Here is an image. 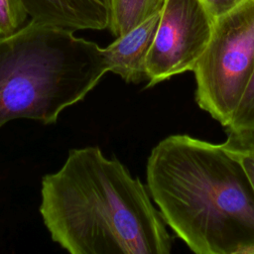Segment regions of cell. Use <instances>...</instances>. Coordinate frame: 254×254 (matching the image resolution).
<instances>
[{"label": "cell", "instance_id": "6da1fadb", "mask_svg": "<svg viewBox=\"0 0 254 254\" xmlns=\"http://www.w3.org/2000/svg\"><path fill=\"white\" fill-rule=\"evenodd\" d=\"M147 186L99 147L71 149L41 184L40 213L70 254H169L172 239Z\"/></svg>", "mask_w": 254, "mask_h": 254}, {"label": "cell", "instance_id": "7a4b0ae2", "mask_svg": "<svg viewBox=\"0 0 254 254\" xmlns=\"http://www.w3.org/2000/svg\"><path fill=\"white\" fill-rule=\"evenodd\" d=\"M147 189L167 225L197 254H254V188L224 143L170 135L151 151Z\"/></svg>", "mask_w": 254, "mask_h": 254}, {"label": "cell", "instance_id": "3957f363", "mask_svg": "<svg viewBox=\"0 0 254 254\" xmlns=\"http://www.w3.org/2000/svg\"><path fill=\"white\" fill-rule=\"evenodd\" d=\"M73 32L31 20L0 38V128L23 118L57 122L108 72L102 48Z\"/></svg>", "mask_w": 254, "mask_h": 254}, {"label": "cell", "instance_id": "277c9868", "mask_svg": "<svg viewBox=\"0 0 254 254\" xmlns=\"http://www.w3.org/2000/svg\"><path fill=\"white\" fill-rule=\"evenodd\" d=\"M254 69V0L215 18L209 43L192 72L195 101L223 127Z\"/></svg>", "mask_w": 254, "mask_h": 254}, {"label": "cell", "instance_id": "5b68a950", "mask_svg": "<svg viewBox=\"0 0 254 254\" xmlns=\"http://www.w3.org/2000/svg\"><path fill=\"white\" fill-rule=\"evenodd\" d=\"M214 20L200 0H166L146 60L147 87L192 71L209 43Z\"/></svg>", "mask_w": 254, "mask_h": 254}, {"label": "cell", "instance_id": "8992f818", "mask_svg": "<svg viewBox=\"0 0 254 254\" xmlns=\"http://www.w3.org/2000/svg\"><path fill=\"white\" fill-rule=\"evenodd\" d=\"M161 12L149 17L127 33L102 48L108 71L127 83L147 80L146 60L158 28Z\"/></svg>", "mask_w": 254, "mask_h": 254}, {"label": "cell", "instance_id": "52a82bcc", "mask_svg": "<svg viewBox=\"0 0 254 254\" xmlns=\"http://www.w3.org/2000/svg\"><path fill=\"white\" fill-rule=\"evenodd\" d=\"M31 20L69 29L104 30L108 0H25Z\"/></svg>", "mask_w": 254, "mask_h": 254}, {"label": "cell", "instance_id": "ba28073f", "mask_svg": "<svg viewBox=\"0 0 254 254\" xmlns=\"http://www.w3.org/2000/svg\"><path fill=\"white\" fill-rule=\"evenodd\" d=\"M166 0H108L107 29L115 38L161 12Z\"/></svg>", "mask_w": 254, "mask_h": 254}, {"label": "cell", "instance_id": "9c48e42d", "mask_svg": "<svg viewBox=\"0 0 254 254\" xmlns=\"http://www.w3.org/2000/svg\"><path fill=\"white\" fill-rule=\"evenodd\" d=\"M225 128L230 133L254 132V69Z\"/></svg>", "mask_w": 254, "mask_h": 254}, {"label": "cell", "instance_id": "30bf717a", "mask_svg": "<svg viewBox=\"0 0 254 254\" xmlns=\"http://www.w3.org/2000/svg\"><path fill=\"white\" fill-rule=\"evenodd\" d=\"M224 143L227 150L242 164L254 188V132L230 133Z\"/></svg>", "mask_w": 254, "mask_h": 254}, {"label": "cell", "instance_id": "8fae6325", "mask_svg": "<svg viewBox=\"0 0 254 254\" xmlns=\"http://www.w3.org/2000/svg\"><path fill=\"white\" fill-rule=\"evenodd\" d=\"M28 17L25 0H0V38L21 29Z\"/></svg>", "mask_w": 254, "mask_h": 254}, {"label": "cell", "instance_id": "7c38bea8", "mask_svg": "<svg viewBox=\"0 0 254 254\" xmlns=\"http://www.w3.org/2000/svg\"><path fill=\"white\" fill-rule=\"evenodd\" d=\"M242 0H200L210 14L217 18L234 7H236Z\"/></svg>", "mask_w": 254, "mask_h": 254}]
</instances>
